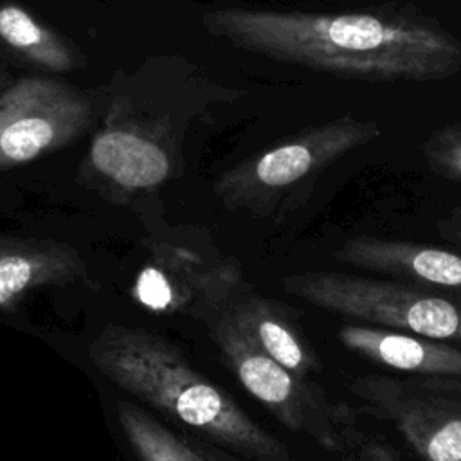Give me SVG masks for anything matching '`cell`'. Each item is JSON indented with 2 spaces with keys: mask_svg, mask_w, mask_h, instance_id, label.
I'll list each match as a JSON object with an SVG mask.
<instances>
[{
  "mask_svg": "<svg viewBox=\"0 0 461 461\" xmlns=\"http://www.w3.org/2000/svg\"><path fill=\"white\" fill-rule=\"evenodd\" d=\"M209 34L232 47L322 74L367 81H439L461 70V40L409 9L310 13L221 7Z\"/></svg>",
  "mask_w": 461,
  "mask_h": 461,
  "instance_id": "cell-1",
  "label": "cell"
},
{
  "mask_svg": "<svg viewBox=\"0 0 461 461\" xmlns=\"http://www.w3.org/2000/svg\"><path fill=\"white\" fill-rule=\"evenodd\" d=\"M88 355L113 384L225 450L252 461H290L288 447L279 438L254 421L162 337L110 326L90 344Z\"/></svg>",
  "mask_w": 461,
  "mask_h": 461,
  "instance_id": "cell-2",
  "label": "cell"
},
{
  "mask_svg": "<svg viewBox=\"0 0 461 461\" xmlns=\"http://www.w3.org/2000/svg\"><path fill=\"white\" fill-rule=\"evenodd\" d=\"M380 133L378 122L349 113L304 128L223 171L212 191L225 207L267 218L292 203L333 162Z\"/></svg>",
  "mask_w": 461,
  "mask_h": 461,
  "instance_id": "cell-3",
  "label": "cell"
},
{
  "mask_svg": "<svg viewBox=\"0 0 461 461\" xmlns=\"http://www.w3.org/2000/svg\"><path fill=\"white\" fill-rule=\"evenodd\" d=\"M286 294L357 322L461 344V301L398 279L310 270L281 279Z\"/></svg>",
  "mask_w": 461,
  "mask_h": 461,
  "instance_id": "cell-4",
  "label": "cell"
},
{
  "mask_svg": "<svg viewBox=\"0 0 461 461\" xmlns=\"http://www.w3.org/2000/svg\"><path fill=\"white\" fill-rule=\"evenodd\" d=\"M212 339L238 382L288 430L313 439L331 454H344L357 429V412L331 400L310 378H303L256 348L223 315L209 322Z\"/></svg>",
  "mask_w": 461,
  "mask_h": 461,
  "instance_id": "cell-5",
  "label": "cell"
},
{
  "mask_svg": "<svg viewBox=\"0 0 461 461\" xmlns=\"http://www.w3.org/2000/svg\"><path fill=\"white\" fill-rule=\"evenodd\" d=\"M349 391L421 461H461V375H364L349 382Z\"/></svg>",
  "mask_w": 461,
  "mask_h": 461,
  "instance_id": "cell-6",
  "label": "cell"
},
{
  "mask_svg": "<svg viewBox=\"0 0 461 461\" xmlns=\"http://www.w3.org/2000/svg\"><path fill=\"white\" fill-rule=\"evenodd\" d=\"M245 286L240 261L209 243L164 245L139 272L131 297L149 312H193L209 322Z\"/></svg>",
  "mask_w": 461,
  "mask_h": 461,
  "instance_id": "cell-7",
  "label": "cell"
},
{
  "mask_svg": "<svg viewBox=\"0 0 461 461\" xmlns=\"http://www.w3.org/2000/svg\"><path fill=\"white\" fill-rule=\"evenodd\" d=\"M92 122L90 101L76 88L23 77L0 95V167H13L67 146Z\"/></svg>",
  "mask_w": 461,
  "mask_h": 461,
  "instance_id": "cell-8",
  "label": "cell"
},
{
  "mask_svg": "<svg viewBox=\"0 0 461 461\" xmlns=\"http://www.w3.org/2000/svg\"><path fill=\"white\" fill-rule=\"evenodd\" d=\"M335 258L344 265L385 274L461 301V254L454 250L378 236H353L335 250Z\"/></svg>",
  "mask_w": 461,
  "mask_h": 461,
  "instance_id": "cell-9",
  "label": "cell"
},
{
  "mask_svg": "<svg viewBox=\"0 0 461 461\" xmlns=\"http://www.w3.org/2000/svg\"><path fill=\"white\" fill-rule=\"evenodd\" d=\"M351 353L387 369L420 375H461V348L385 326L351 322L337 333Z\"/></svg>",
  "mask_w": 461,
  "mask_h": 461,
  "instance_id": "cell-10",
  "label": "cell"
},
{
  "mask_svg": "<svg viewBox=\"0 0 461 461\" xmlns=\"http://www.w3.org/2000/svg\"><path fill=\"white\" fill-rule=\"evenodd\" d=\"M220 315L236 326L256 348L295 375L312 378L322 371L319 355L286 312L249 285L225 304Z\"/></svg>",
  "mask_w": 461,
  "mask_h": 461,
  "instance_id": "cell-11",
  "label": "cell"
},
{
  "mask_svg": "<svg viewBox=\"0 0 461 461\" xmlns=\"http://www.w3.org/2000/svg\"><path fill=\"white\" fill-rule=\"evenodd\" d=\"M86 277V267L68 245L0 236V310L18 304L29 292Z\"/></svg>",
  "mask_w": 461,
  "mask_h": 461,
  "instance_id": "cell-12",
  "label": "cell"
},
{
  "mask_svg": "<svg viewBox=\"0 0 461 461\" xmlns=\"http://www.w3.org/2000/svg\"><path fill=\"white\" fill-rule=\"evenodd\" d=\"M90 162L101 175L130 191L158 187L171 175V158L160 142L121 128L95 135Z\"/></svg>",
  "mask_w": 461,
  "mask_h": 461,
  "instance_id": "cell-13",
  "label": "cell"
},
{
  "mask_svg": "<svg viewBox=\"0 0 461 461\" xmlns=\"http://www.w3.org/2000/svg\"><path fill=\"white\" fill-rule=\"evenodd\" d=\"M0 38L22 56L49 70L68 72L76 67L74 54L63 40L20 5L0 7Z\"/></svg>",
  "mask_w": 461,
  "mask_h": 461,
  "instance_id": "cell-14",
  "label": "cell"
},
{
  "mask_svg": "<svg viewBox=\"0 0 461 461\" xmlns=\"http://www.w3.org/2000/svg\"><path fill=\"white\" fill-rule=\"evenodd\" d=\"M117 418L140 461H207L202 452L130 402L117 403Z\"/></svg>",
  "mask_w": 461,
  "mask_h": 461,
  "instance_id": "cell-15",
  "label": "cell"
},
{
  "mask_svg": "<svg viewBox=\"0 0 461 461\" xmlns=\"http://www.w3.org/2000/svg\"><path fill=\"white\" fill-rule=\"evenodd\" d=\"M429 167L452 182H461V122L434 130L421 144Z\"/></svg>",
  "mask_w": 461,
  "mask_h": 461,
  "instance_id": "cell-16",
  "label": "cell"
},
{
  "mask_svg": "<svg viewBox=\"0 0 461 461\" xmlns=\"http://www.w3.org/2000/svg\"><path fill=\"white\" fill-rule=\"evenodd\" d=\"M340 457L342 461H405L384 438L367 436L360 430L353 436L349 447L340 454Z\"/></svg>",
  "mask_w": 461,
  "mask_h": 461,
  "instance_id": "cell-17",
  "label": "cell"
},
{
  "mask_svg": "<svg viewBox=\"0 0 461 461\" xmlns=\"http://www.w3.org/2000/svg\"><path fill=\"white\" fill-rule=\"evenodd\" d=\"M436 229L445 240L461 245V205L452 207L443 218H439Z\"/></svg>",
  "mask_w": 461,
  "mask_h": 461,
  "instance_id": "cell-18",
  "label": "cell"
},
{
  "mask_svg": "<svg viewBox=\"0 0 461 461\" xmlns=\"http://www.w3.org/2000/svg\"><path fill=\"white\" fill-rule=\"evenodd\" d=\"M202 456L207 461H243V459L236 457L232 452L223 450V448H216V447H203Z\"/></svg>",
  "mask_w": 461,
  "mask_h": 461,
  "instance_id": "cell-19",
  "label": "cell"
}]
</instances>
